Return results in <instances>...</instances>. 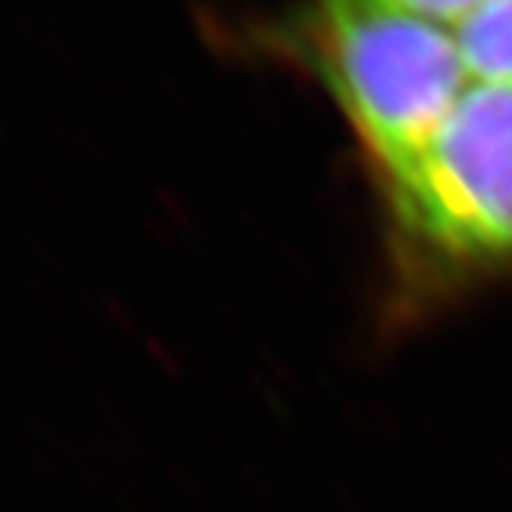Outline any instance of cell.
I'll use <instances>...</instances> for the list:
<instances>
[{
    "mask_svg": "<svg viewBox=\"0 0 512 512\" xmlns=\"http://www.w3.org/2000/svg\"><path fill=\"white\" fill-rule=\"evenodd\" d=\"M380 179L411 290L512 278V87L469 84L423 149Z\"/></svg>",
    "mask_w": 512,
    "mask_h": 512,
    "instance_id": "1",
    "label": "cell"
},
{
    "mask_svg": "<svg viewBox=\"0 0 512 512\" xmlns=\"http://www.w3.org/2000/svg\"><path fill=\"white\" fill-rule=\"evenodd\" d=\"M294 34L380 176L423 149L472 81L454 28L386 0H312Z\"/></svg>",
    "mask_w": 512,
    "mask_h": 512,
    "instance_id": "2",
    "label": "cell"
},
{
    "mask_svg": "<svg viewBox=\"0 0 512 512\" xmlns=\"http://www.w3.org/2000/svg\"><path fill=\"white\" fill-rule=\"evenodd\" d=\"M454 34L472 84L512 87V0H482Z\"/></svg>",
    "mask_w": 512,
    "mask_h": 512,
    "instance_id": "3",
    "label": "cell"
},
{
    "mask_svg": "<svg viewBox=\"0 0 512 512\" xmlns=\"http://www.w3.org/2000/svg\"><path fill=\"white\" fill-rule=\"evenodd\" d=\"M386 4L405 10V13H414V16H423V19H432V22H460L463 16H469L475 7L482 4V0H386Z\"/></svg>",
    "mask_w": 512,
    "mask_h": 512,
    "instance_id": "4",
    "label": "cell"
}]
</instances>
